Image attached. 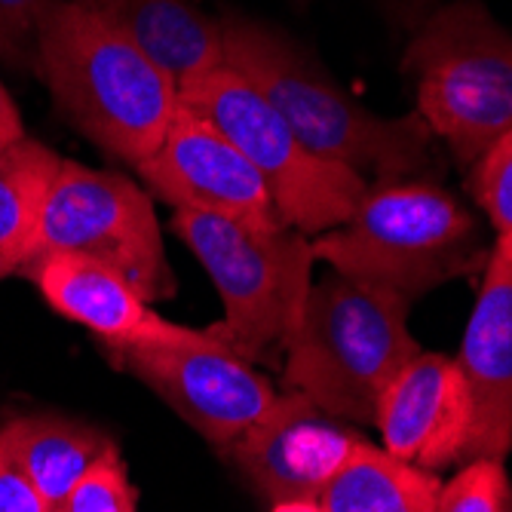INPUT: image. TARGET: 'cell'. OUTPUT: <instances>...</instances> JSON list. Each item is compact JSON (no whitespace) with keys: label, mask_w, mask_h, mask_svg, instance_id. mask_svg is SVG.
Masks as SVG:
<instances>
[{"label":"cell","mask_w":512,"mask_h":512,"mask_svg":"<svg viewBox=\"0 0 512 512\" xmlns=\"http://www.w3.org/2000/svg\"><path fill=\"white\" fill-rule=\"evenodd\" d=\"M221 43L224 65L261 92L310 154L347 166L365 181L424 178L436 169V135L421 114L381 117L362 108L279 28L221 16Z\"/></svg>","instance_id":"obj_1"},{"label":"cell","mask_w":512,"mask_h":512,"mask_svg":"<svg viewBox=\"0 0 512 512\" xmlns=\"http://www.w3.org/2000/svg\"><path fill=\"white\" fill-rule=\"evenodd\" d=\"M34 71L65 120L129 166L157 151L181 111L178 83L80 0H53L40 16Z\"/></svg>","instance_id":"obj_2"},{"label":"cell","mask_w":512,"mask_h":512,"mask_svg":"<svg viewBox=\"0 0 512 512\" xmlns=\"http://www.w3.org/2000/svg\"><path fill=\"white\" fill-rule=\"evenodd\" d=\"M310 246L335 273L405 301L485 270L491 252L476 215L424 178L368 181L353 215L310 237Z\"/></svg>","instance_id":"obj_3"},{"label":"cell","mask_w":512,"mask_h":512,"mask_svg":"<svg viewBox=\"0 0 512 512\" xmlns=\"http://www.w3.org/2000/svg\"><path fill=\"white\" fill-rule=\"evenodd\" d=\"M408 307L402 295L335 270L313 279L286 341L289 390L347 424H375L384 390L421 353L408 332Z\"/></svg>","instance_id":"obj_4"},{"label":"cell","mask_w":512,"mask_h":512,"mask_svg":"<svg viewBox=\"0 0 512 512\" xmlns=\"http://www.w3.org/2000/svg\"><path fill=\"white\" fill-rule=\"evenodd\" d=\"M402 71L417 114L463 169L512 132V34L479 0H448L417 22Z\"/></svg>","instance_id":"obj_5"},{"label":"cell","mask_w":512,"mask_h":512,"mask_svg":"<svg viewBox=\"0 0 512 512\" xmlns=\"http://www.w3.org/2000/svg\"><path fill=\"white\" fill-rule=\"evenodd\" d=\"M172 234L206 267L224 304L215 335L246 362L286 347L313 286V246L295 227H252L224 215L178 209Z\"/></svg>","instance_id":"obj_6"},{"label":"cell","mask_w":512,"mask_h":512,"mask_svg":"<svg viewBox=\"0 0 512 512\" xmlns=\"http://www.w3.org/2000/svg\"><path fill=\"white\" fill-rule=\"evenodd\" d=\"M181 105L255 166L279 215L307 237L344 224L368 188L353 169L310 154L276 108L230 65L184 83Z\"/></svg>","instance_id":"obj_7"},{"label":"cell","mask_w":512,"mask_h":512,"mask_svg":"<svg viewBox=\"0 0 512 512\" xmlns=\"http://www.w3.org/2000/svg\"><path fill=\"white\" fill-rule=\"evenodd\" d=\"M80 255L117 270L145 301L175 295L160 224L142 184L62 160L40 206L31 258ZM28 258V261H31ZM25 261V264H28Z\"/></svg>","instance_id":"obj_8"},{"label":"cell","mask_w":512,"mask_h":512,"mask_svg":"<svg viewBox=\"0 0 512 512\" xmlns=\"http://www.w3.org/2000/svg\"><path fill=\"white\" fill-rule=\"evenodd\" d=\"M108 362L154 390L218 448H230L273 411L279 393L212 332L200 344H102Z\"/></svg>","instance_id":"obj_9"},{"label":"cell","mask_w":512,"mask_h":512,"mask_svg":"<svg viewBox=\"0 0 512 512\" xmlns=\"http://www.w3.org/2000/svg\"><path fill=\"white\" fill-rule=\"evenodd\" d=\"M135 172L175 212H209L267 230L289 227L255 166L184 105L157 151Z\"/></svg>","instance_id":"obj_10"},{"label":"cell","mask_w":512,"mask_h":512,"mask_svg":"<svg viewBox=\"0 0 512 512\" xmlns=\"http://www.w3.org/2000/svg\"><path fill=\"white\" fill-rule=\"evenodd\" d=\"M362 445L353 424L289 390L227 454L264 500L286 503L319 500Z\"/></svg>","instance_id":"obj_11"},{"label":"cell","mask_w":512,"mask_h":512,"mask_svg":"<svg viewBox=\"0 0 512 512\" xmlns=\"http://www.w3.org/2000/svg\"><path fill=\"white\" fill-rule=\"evenodd\" d=\"M473 424L467 378L457 359L442 353H417L390 381L375 414L384 451L430 473L467 460Z\"/></svg>","instance_id":"obj_12"},{"label":"cell","mask_w":512,"mask_h":512,"mask_svg":"<svg viewBox=\"0 0 512 512\" xmlns=\"http://www.w3.org/2000/svg\"><path fill=\"white\" fill-rule=\"evenodd\" d=\"M19 273L31 279L56 313L89 329L99 344H200L212 338V329H188L163 319L117 270L99 261L40 255Z\"/></svg>","instance_id":"obj_13"},{"label":"cell","mask_w":512,"mask_h":512,"mask_svg":"<svg viewBox=\"0 0 512 512\" xmlns=\"http://www.w3.org/2000/svg\"><path fill=\"white\" fill-rule=\"evenodd\" d=\"M457 365L476 414L467 460H503L512 451V261L494 252L482 270Z\"/></svg>","instance_id":"obj_14"},{"label":"cell","mask_w":512,"mask_h":512,"mask_svg":"<svg viewBox=\"0 0 512 512\" xmlns=\"http://www.w3.org/2000/svg\"><path fill=\"white\" fill-rule=\"evenodd\" d=\"M132 46H138L169 80L191 83L224 65L221 19L191 0H80Z\"/></svg>","instance_id":"obj_15"},{"label":"cell","mask_w":512,"mask_h":512,"mask_svg":"<svg viewBox=\"0 0 512 512\" xmlns=\"http://www.w3.org/2000/svg\"><path fill=\"white\" fill-rule=\"evenodd\" d=\"M0 433L19 467L59 512L92 463L114 448V442L96 427L68 421L59 414L16 417V421L0 424Z\"/></svg>","instance_id":"obj_16"},{"label":"cell","mask_w":512,"mask_h":512,"mask_svg":"<svg viewBox=\"0 0 512 512\" xmlns=\"http://www.w3.org/2000/svg\"><path fill=\"white\" fill-rule=\"evenodd\" d=\"M439 491L436 473L365 442L319 500L325 512H436Z\"/></svg>","instance_id":"obj_17"},{"label":"cell","mask_w":512,"mask_h":512,"mask_svg":"<svg viewBox=\"0 0 512 512\" xmlns=\"http://www.w3.org/2000/svg\"><path fill=\"white\" fill-rule=\"evenodd\" d=\"M59 163L62 157L31 135L0 157V279L31 258L40 206Z\"/></svg>","instance_id":"obj_18"},{"label":"cell","mask_w":512,"mask_h":512,"mask_svg":"<svg viewBox=\"0 0 512 512\" xmlns=\"http://www.w3.org/2000/svg\"><path fill=\"white\" fill-rule=\"evenodd\" d=\"M467 188L494 227L491 252L512 261V132L500 135L470 166Z\"/></svg>","instance_id":"obj_19"},{"label":"cell","mask_w":512,"mask_h":512,"mask_svg":"<svg viewBox=\"0 0 512 512\" xmlns=\"http://www.w3.org/2000/svg\"><path fill=\"white\" fill-rule=\"evenodd\" d=\"M436 512H512V482L503 460H467V467L442 485Z\"/></svg>","instance_id":"obj_20"},{"label":"cell","mask_w":512,"mask_h":512,"mask_svg":"<svg viewBox=\"0 0 512 512\" xmlns=\"http://www.w3.org/2000/svg\"><path fill=\"white\" fill-rule=\"evenodd\" d=\"M62 512H138L135 491L129 485L126 463L117 445L86 470V476L65 500Z\"/></svg>","instance_id":"obj_21"},{"label":"cell","mask_w":512,"mask_h":512,"mask_svg":"<svg viewBox=\"0 0 512 512\" xmlns=\"http://www.w3.org/2000/svg\"><path fill=\"white\" fill-rule=\"evenodd\" d=\"M53 0H0V59L34 68L40 16Z\"/></svg>","instance_id":"obj_22"},{"label":"cell","mask_w":512,"mask_h":512,"mask_svg":"<svg viewBox=\"0 0 512 512\" xmlns=\"http://www.w3.org/2000/svg\"><path fill=\"white\" fill-rule=\"evenodd\" d=\"M0 512H59L19 467L4 433H0Z\"/></svg>","instance_id":"obj_23"},{"label":"cell","mask_w":512,"mask_h":512,"mask_svg":"<svg viewBox=\"0 0 512 512\" xmlns=\"http://www.w3.org/2000/svg\"><path fill=\"white\" fill-rule=\"evenodd\" d=\"M22 138H28L22 114L13 102V96L7 92V86L0 83V157H4L10 148H16Z\"/></svg>","instance_id":"obj_24"},{"label":"cell","mask_w":512,"mask_h":512,"mask_svg":"<svg viewBox=\"0 0 512 512\" xmlns=\"http://www.w3.org/2000/svg\"><path fill=\"white\" fill-rule=\"evenodd\" d=\"M270 512H325L322 500H286V503H273Z\"/></svg>","instance_id":"obj_25"},{"label":"cell","mask_w":512,"mask_h":512,"mask_svg":"<svg viewBox=\"0 0 512 512\" xmlns=\"http://www.w3.org/2000/svg\"><path fill=\"white\" fill-rule=\"evenodd\" d=\"M405 4H408V10H417V22H421L424 16H421V10L430 4V0H405Z\"/></svg>","instance_id":"obj_26"},{"label":"cell","mask_w":512,"mask_h":512,"mask_svg":"<svg viewBox=\"0 0 512 512\" xmlns=\"http://www.w3.org/2000/svg\"><path fill=\"white\" fill-rule=\"evenodd\" d=\"M0 424H4V421H0Z\"/></svg>","instance_id":"obj_27"}]
</instances>
